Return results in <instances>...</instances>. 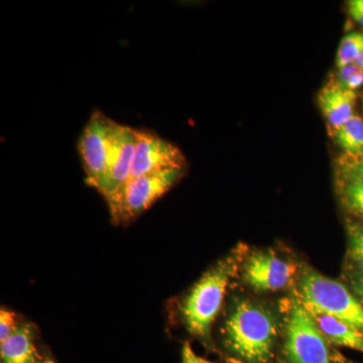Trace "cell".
Listing matches in <instances>:
<instances>
[{
    "instance_id": "cb8c5ba5",
    "label": "cell",
    "mask_w": 363,
    "mask_h": 363,
    "mask_svg": "<svg viewBox=\"0 0 363 363\" xmlns=\"http://www.w3.org/2000/svg\"><path fill=\"white\" fill-rule=\"evenodd\" d=\"M40 363H56L52 359H43Z\"/></svg>"
},
{
    "instance_id": "8fae6325",
    "label": "cell",
    "mask_w": 363,
    "mask_h": 363,
    "mask_svg": "<svg viewBox=\"0 0 363 363\" xmlns=\"http://www.w3.org/2000/svg\"><path fill=\"white\" fill-rule=\"evenodd\" d=\"M35 329L28 323L18 324L16 330L0 343L1 363H40L43 358L35 343Z\"/></svg>"
},
{
    "instance_id": "ffe728a7",
    "label": "cell",
    "mask_w": 363,
    "mask_h": 363,
    "mask_svg": "<svg viewBox=\"0 0 363 363\" xmlns=\"http://www.w3.org/2000/svg\"><path fill=\"white\" fill-rule=\"evenodd\" d=\"M347 9L351 18L363 28V0H350Z\"/></svg>"
},
{
    "instance_id": "7402d4cb",
    "label": "cell",
    "mask_w": 363,
    "mask_h": 363,
    "mask_svg": "<svg viewBox=\"0 0 363 363\" xmlns=\"http://www.w3.org/2000/svg\"><path fill=\"white\" fill-rule=\"evenodd\" d=\"M182 363H213L208 362L204 358L198 357L192 346L189 343H185L182 348Z\"/></svg>"
},
{
    "instance_id": "3957f363",
    "label": "cell",
    "mask_w": 363,
    "mask_h": 363,
    "mask_svg": "<svg viewBox=\"0 0 363 363\" xmlns=\"http://www.w3.org/2000/svg\"><path fill=\"white\" fill-rule=\"evenodd\" d=\"M296 294L309 311L330 315L363 332V306L340 281L305 267Z\"/></svg>"
},
{
    "instance_id": "7a4b0ae2",
    "label": "cell",
    "mask_w": 363,
    "mask_h": 363,
    "mask_svg": "<svg viewBox=\"0 0 363 363\" xmlns=\"http://www.w3.org/2000/svg\"><path fill=\"white\" fill-rule=\"evenodd\" d=\"M241 248L219 260L191 289L180 304L184 326L191 335L205 343L211 340V329L221 311L231 279L242 262Z\"/></svg>"
},
{
    "instance_id": "2e32d148",
    "label": "cell",
    "mask_w": 363,
    "mask_h": 363,
    "mask_svg": "<svg viewBox=\"0 0 363 363\" xmlns=\"http://www.w3.org/2000/svg\"><path fill=\"white\" fill-rule=\"evenodd\" d=\"M347 234L350 269L363 279V224H348Z\"/></svg>"
},
{
    "instance_id": "277c9868",
    "label": "cell",
    "mask_w": 363,
    "mask_h": 363,
    "mask_svg": "<svg viewBox=\"0 0 363 363\" xmlns=\"http://www.w3.org/2000/svg\"><path fill=\"white\" fill-rule=\"evenodd\" d=\"M184 176V169H168L128 180L106 198L112 222L128 225L145 213Z\"/></svg>"
},
{
    "instance_id": "603a6c76",
    "label": "cell",
    "mask_w": 363,
    "mask_h": 363,
    "mask_svg": "<svg viewBox=\"0 0 363 363\" xmlns=\"http://www.w3.org/2000/svg\"><path fill=\"white\" fill-rule=\"evenodd\" d=\"M355 65L359 67V68H362L363 70V52L362 54L360 55L359 58L357 59V61L355 62Z\"/></svg>"
},
{
    "instance_id": "7c38bea8",
    "label": "cell",
    "mask_w": 363,
    "mask_h": 363,
    "mask_svg": "<svg viewBox=\"0 0 363 363\" xmlns=\"http://www.w3.org/2000/svg\"><path fill=\"white\" fill-rule=\"evenodd\" d=\"M309 313L317 328L327 341H330L335 345L343 346V347L363 353L362 331L330 315L314 311H309Z\"/></svg>"
},
{
    "instance_id": "5b68a950",
    "label": "cell",
    "mask_w": 363,
    "mask_h": 363,
    "mask_svg": "<svg viewBox=\"0 0 363 363\" xmlns=\"http://www.w3.org/2000/svg\"><path fill=\"white\" fill-rule=\"evenodd\" d=\"M291 304L283 348L285 363H332L328 342L297 294Z\"/></svg>"
},
{
    "instance_id": "4fadbf2b",
    "label": "cell",
    "mask_w": 363,
    "mask_h": 363,
    "mask_svg": "<svg viewBox=\"0 0 363 363\" xmlns=\"http://www.w3.org/2000/svg\"><path fill=\"white\" fill-rule=\"evenodd\" d=\"M339 147L350 157H363V119L353 116L350 121L335 131Z\"/></svg>"
},
{
    "instance_id": "ba28073f",
    "label": "cell",
    "mask_w": 363,
    "mask_h": 363,
    "mask_svg": "<svg viewBox=\"0 0 363 363\" xmlns=\"http://www.w3.org/2000/svg\"><path fill=\"white\" fill-rule=\"evenodd\" d=\"M136 149V130L114 123L109 140L106 174L98 192L104 199L117 192L130 180Z\"/></svg>"
},
{
    "instance_id": "ac0fdd59",
    "label": "cell",
    "mask_w": 363,
    "mask_h": 363,
    "mask_svg": "<svg viewBox=\"0 0 363 363\" xmlns=\"http://www.w3.org/2000/svg\"><path fill=\"white\" fill-rule=\"evenodd\" d=\"M340 181L363 180V157H348L339 164Z\"/></svg>"
},
{
    "instance_id": "5bb4252c",
    "label": "cell",
    "mask_w": 363,
    "mask_h": 363,
    "mask_svg": "<svg viewBox=\"0 0 363 363\" xmlns=\"http://www.w3.org/2000/svg\"><path fill=\"white\" fill-rule=\"evenodd\" d=\"M363 52V33H350L344 35L336 55L338 69L354 64Z\"/></svg>"
},
{
    "instance_id": "6da1fadb",
    "label": "cell",
    "mask_w": 363,
    "mask_h": 363,
    "mask_svg": "<svg viewBox=\"0 0 363 363\" xmlns=\"http://www.w3.org/2000/svg\"><path fill=\"white\" fill-rule=\"evenodd\" d=\"M224 347L241 363H271L279 324L271 310L250 300L233 306L222 329Z\"/></svg>"
},
{
    "instance_id": "9a60e30c",
    "label": "cell",
    "mask_w": 363,
    "mask_h": 363,
    "mask_svg": "<svg viewBox=\"0 0 363 363\" xmlns=\"http://www.w3.org/2000/svg\"><path fill=\"white\" fill-rule=\"evenodd\" d=\"M340 195L346 209L363 220V180L340 181Z\"/></svg>"
},
{
    "instance_id": "e0dca14e",
    "label": "cell",
    "mask_w": 363,
    "mask_h": 363,
    "mask_svg": "<svg viewBox=\"0 0 363 363\" xmlns=\"http://www.w3.org/2000/svg\"><path fill=\"white\" fill-rule=\"evenodd\" d=\"M336 84L345 90L353 91L363 85V70L355 64L339 69Z\"/></svg>"
},
{
    "instance_id": "52a82bcc",
    "label": "cell",
    "mask_w": 363,
    "mask_h": 363,
    "mask_svg": "<svg viewBox=\"0 0 363 363\" xmlns=\"http://www.w3.org/2000/svg\"><path fill=\"white\" fill-rule=\"evenodd\" d=\"M186 159L174 143L152 130H136V149L130 180L168 169H185Z\"/></svg>"
},
{
    "instance_id": "8992f818",
    "label": "cell",
    "mask_w": 363,
    "mask_h": 363,
    "mask_svg": "<svg viewBox=\"0 0 363 363\" xmlns=\"http://www.w3.org/2000/svg\"><path fill=\"white\" fill-rule=\"evenodd\" d=\"M116 121L95 111L79 138L78 150L86 174V183L97 189L101 185L107 169L109 140Z\"/></svg>"
},
{
    "instance_id": "44dd1931",
    "label": "cell",
    "mask_w": 363,
    "mask_h": 363,
    "mask_svg": "<svg viewBox=\"0 0 363 363\" xmlns=\"http://www.w3.org/2000/svg\"><path fill=\"white\" fill-rule=\"evenodd\" d=\"M348 279H350L351 291L357 296L363 306V279L351 269L350 274H348Z\"/></svg>"
},
{
    "instance_id": "d6986e66",
    "label": "cell",
    "mask_w": 363,
    "mask_h": 363,
    "mask_svg": "<svg viewBox=\"0 0 363 363\" xmlns=\"http://www.w3.org/2000/svg\"><path fill=\"white\" fill-rule=\"evenodd\" d=\"M18 324L20 323L16 321V314L6 308H2L0 311V343L6 341L16 330Z\"/></svg>"
},
{
    "instance_id": "30bf717a",
    "label": "cell",
    "mask_w": 363,
    "mask_h": 363,
    "mask_svg": "<svg viewBox=\"0 0 363 363\" xmlns=\"http://www.w3.org/2000/svg\"><path fill=\"white\" fill-rule=\"evenodd\" d=\"M357 93L345 90L336 83H329L322 88L318 97L320 109L329 126L336 131L354 116Z\"/></svg>"
},
{
    "instance_id": "9c48e42d",
    "label": "cell",
    "mask_w": 363,
    "mask_h": 363,
    "mask_svg": "<svg viewBox=\"0 0 363 363\" xmlns=\"http://www.w3.org/2000/svg\"><path fill=\"white\" fill-rule=\"evenodd\" d=\"M295 264L281 259L272 250L253 252L243 264V279L259 292H277L292 284Z\"/></svg>"
}]
</instances>
